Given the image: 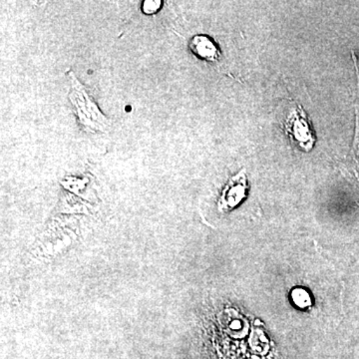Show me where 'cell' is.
Segmentation results:
<instances>
[{"instance_id": "7", "label": "cell", "mask_w": 359, "mask_h": 359, "mask_svg": "<svg viewBox=\"0 0 359 359\" xmlns=\"http://www.w3.org/2000/svg\"><path fill=\"white\" fill-rule=\"evenodd\" d=\"M161 6H162V1L160 0H146L143 2L142 11L146 14H154L159 11Z\"/></svg>"}, {"instance_id": "3", "label": "cell", "mask_w": 359, "mask_h": 359, "mask_svg": "<svg viewBox=\"0 0 359 359\" xmlns=\"http://www.w3.org/2000/svg\"><path fill=\"white\" fill-rule=\"evenodd\" d=\"M249 184H248L247 173L243 169L240 173L235 175L229 180L224 186L218 202V209L221 212L231 211L237 207L247 197Z\"/></svg>"}, {"instance_id": "5", "label": "cell", "mask_w": 359, "mask_h": 359, "mask_svg": "<svg viewBox=\"0 0 359 359\" xmlns=\"http://www.w3.org/2000/svg\"><path fill=\"white\" fill-rule=\"evenodd\" d=\"M292 301H294V304H297L299 308L306 309L311 306V295H309V292H306V290L301 289V287L294 289L292 290Z\"/></svg>"}, {"instance_id": "4", "label": "cell", "mask_w": 359, "mask_h": 359, "mask_svg": "<svg viewBox=\"0 0 359 359\" xmlns=\"http://www.w3.org/2000/svg\"><path fill=\"white\" fill-rule=\"evenodd\" d=\"M191 51L203 60L215 62L219 58V49L216 42L208 35H196L190 41Z\"/></svg>"}, {"instance_id": "1", "label": "cell", "mask_w": 359, "mask_h": 359, "mask_svg": "<svg viewBox=\"0 0 359 359\" xmlns=\"http://www.w3.org/2000/svg\"><path fill=\"white\" fill-rule=\"evenodd\" d=\"M70 80V102L74 108L80 126L89 133H106L109 128V120L99 109L97 104L89 95L83 84L77 79L72 70H67Z\"/></svg>"}, {"instance_id": "6", "label": "cell", "mask_w": 359, "mask_h": 359, "mask_svg": "<svg viewBox=\"0 0 359 359\" xmlns=\"http://www.w3.org/2000/svg\"><path fill=\"white\" fill-rule=\"evenodd\" d=\"M359 89V87H358ZM359 98V93H358ZM353 154L356 164L359 167V101L356 106V129L355 138H354Z\"/></svg>"}, {"instance_id": "2", "label": "cell", "mask_w": 359, "mask_h": 359, "mask_svg": "<svg viewBox=\"0 0 359 359\" xmlns=\"http://www.w3.org/2000/svg\"><path fill=\"white\" fill-rule=\"evenodd\" d=\"M282 126L290 141L299 150L309 152L313 148L316 135L308 115L302 106L297 103L292 104L285 117L283 118Z\"/></svg>"}]
</instances>
